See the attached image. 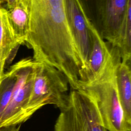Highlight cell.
<instances>
[{"mask_svg": "<svg viewBox=\"0 0 131 131\" xmlns=\"http://www.w3.org/2000/svg\"><path fill=\"white\" fill-rule=\"evenodd\" d=\"M130 9L131 0H100L101 35L112 47L117 46L122 27Z\"/></svg>", "mask_w": 131, "mask_h": 131, "instance_id": "obj_6", "label": "cell"}, {"mask_svg": "<svg viewBox=\"0 0 131 131\" xmlns=\"http://www.w3.org/2000/svg\"><path fill=\"white\" fill-rule=\"evenodd\" d=\"M16 81L15 71L12 66L9 71L4 73L0 82V119L10 100Z\"/></svg>", "mask_w": 131, "mask_h": 131, "instance_id": "obj_12", "label": "cell"}, {"mask_svg": "<svg viewBox=\"0 0 131 131\" xmlns=\"http://www.w3.org/2000/svg\"><path fill=\"white\" fill-rule=\"evenodd\" d=\"M35 62L30 58L13 64L16 81L10 100L0 119V127L17 125L29 119L27 106L34 76Z\"/></svg>", "mask_w": 131, "mask_h": 131, "instance_id": "obj_5", "label": "cell"}, {"mask_svg": "<svg viewBox=\"0 0 131 131\" xmlns=\"http://www.w3.org/2000/svg\"><path fill=\"white\" fill-rule=\"evenodd\" d=\"M64 2L68 23L86 71L90 50V38L86 22L88 15L80 0H64Z\"/></svg>", "mask_w": 131, "mask_h": 131, "instance_id": "obj_7", "label": "cell"}, {"mask_svg": "<svg viewBox=\"0 0 131 131\" xmlns=\"http://www.w3.org/2000/svg\"><path fill=\"white\" fill-rule=\"evenodd\" d=\"M110 51V59L100 77L91 83L79 84L77 90L93 100L107 131H130L131 125L126 120L115 80L116 68L121 60L119 50L112 46Z\"/></svg>", "mask_w": 131, "mask_h": 131, "instance_id": "obj_2", "label": "cell"}, {"mask_svg": "<svg viewBox=\"0 0 131 131\" xmlns=\"http://www.w3.org/2000/svg\"><path fill=\"white\" fill-rule=\"evenodd\" d=\"M130 62H118L115 70V80L119 98L127 123L131 125Z\"/></svg>", "mask_w": 131, "mask_h": 131, "instance_id": "obj_9", "label": "cell"}, {"mask_svg": "<svg viewBox=\"0 0 131 131\" xmlns=\"http://www.w3.org/2000/svg\"><path fill=\"white\" fill-rule=\"evenodd\" d=\"M5 64H6L5 61L3 60L0 58V82H1L2 77L4 73V67Z\"/></svg>", "mask_w": 131, "mask_h": 131, "instance_id": "obj_15", "label": "cell"}, {"mask_svg": "<svg viewBox=\"0 0 131 131\" xmlns=\"http://www.w3.org/2000/svg\"><path fill=\"white\" fill-rule=\"evenodd\" d=\"M7 9H10L19 5L29 6V0H2Z\"/></svg>", "mask_w": 131, "mask_h": 131, "instance_id": "obj_13", "label": "cell"}, {"mask_svg": "<svg viewBox=\"0 0 131 131\" xmlns=\"http://www.w3.org/2000/svg\"><path fill=\"white\" fill-rule=\"evenodd\" d=\"M16 41L9 23L7 9L0 0V58L11 61L19 47Z\"/></svg>", "mask_w": 131, "mask_h": 131, "instance_id": "obj_10", "label": "cell"}, {"mask_svg": "<svg viewBox=\"0 0 131 131\" xmlns=\"http://www.w3.org/2000/svg\"><path fill=\"white\" fill-rule=\"evenodd\" d=\"M17 125H10L6 126H2L0 127V131H19V126Z\"/></svg>", "mask_w": 131, "mask_h": 131, "instance_id": "obj_14", "label": "cell"}, {"mask_svg": "<svg viewBox=\"0 0 131 131\" xmlns=\"http://www.w3.org/2000/svg\"><path fill=\"white\" fill-rule=\"evenodd\" d=\"M30 27L26 43L33 60L55 68L72 90L84 80L86 66L70 30L64 0H29Z\"/></svg>", "mask_w": 131, "mask_h": 131, "instance_id": "obj_1", "label": "cell"}, {"mask_svg": "<svg viewBox=\"0 0 131 131\" xmlns=\"http://www.w3.org/2000/svg\"><path fill=\"white\" fill-rule=\"evenodd\" d=\"M7 15L16 41L19 45L26 43L30 27L29 6L19 5L7 9Z\"/></svg>", "mask_w": 131, "mask_h": 131, "instance_id": "obj_11", "label": "cell"}, {"mask_svg": "<svg viewBox=\"0 0 131 131\" xmlns=\"http://www.w3.org/2000/svg\"><path fill=\"white\" fill-rule=\"evenodd\" d=\"M68 84L64 74L55 68L35 62L34 79L27 110L28 118L44 105L62 107L68 95Z\"/></svg>", "mask_w": 131, "mask_h": 131, "instance_id": "obj_3", "label": "cell"}, {"mask_svg": "<svg viewBox=\"0 0 131 131\" xmlns=\"http://www.w3.org/2000/svg\"><path fill=\"white\" fill-rule=\"evenodd\" d=\"M59 110L54 131H107L95 103L81 91L72 90Z\"/></svg>", "mask_w": 131, "mask_h": 131, "instance_id": "obj_4", "label": "cell"}, {"mask_svg": "<svg viewBox=\"0 0 131 131\" xmlns=\"http://www.w3.org/2000/svg\"><path fill=\"white\" fill-rule=\"evenodd\" d=\"M86 22L90 38V50L84 81L78 84L91 83L99 77L111 56L110 49L88 16Z\"/></svg>", "mask_w": 131, "mask_h": 131, "instance_id": "obj_8", "label": "cell"}]
</instances>
